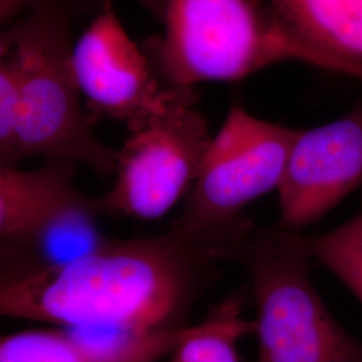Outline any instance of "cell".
<instances>
[{
	"label": "cell",
	"mask_w": 362,
	"mask_h": 362,
	"mask_svg": "<svg viewBox=\"0 0 362 362\" xmlns=\"http://www.w3.org/2000/svg\"><path fill=\"white\" fill-rule=\"evenodd\" d=\"M255 233L251 220L215 231L106 239L89 252L0 285V317L110 336L184 327L219 260Z\"/></svg>",
	"instance_id": "6da1fadb"
},
{
	"label": "cell",
	"mask_w": 362,
	"mask_h": 362,
	"mask_svg": "<svg viewBox=\"0 0 362 362\" xmlns=\"http://www.w3.org/2000/svg\"><path fill=\"white\" fill-rule=\"evenodd\" d=\"M163 25L144 52L163 86L236 81L282 61L362 78L300 35L267 0H143Z\"/></svg>",
	"instance_id": "7a4b0ae2"
},
{
	"label": "cell",
	"mask_w": 362,
	"mask_h": 362,
	"mask_svg": "<svg viewBox=\"0 0 362 362\" xmlns=\"http://www.w3.org/2000/svg\"><path fill=\"white\" fill-rule=\"evenodd\" d=\"M81 8L78 0H38L0 35L16 78L18 149L22 161L43 157L115 175L117 151L93 133L71 67Z\"/></svg>",
	"instance_id": "3957f363"
},
{
	"label": "cell",
	"mask_w": 362,
	"mask_h": 362,
	"mask_svg": "<svg viewBox=\"0 0 362 362\" xmlns=\"http://www.w3.org/2000/svg\"><path fill=\"white\" fill-rule=\"evenodd\" d=\"M233 259L257 306L255 362H362V342L337 324L311 284L300 233L278 226L254 233Z\"/></svg>",
	"instance_id": "277c9868"
},
{
	"label": "cell",
	"mask_w": 362,
	"mask_h": 362,
	"mask_svg": "<svg viewBox=\"0 0 362 362\" xmlns=\"http://www.w3.org/2000/svg\"><path fill=\"white\" fill-rule=\"evenodd\" d=\"M299 132L233 106L211 139L199 176L170 228L215 231L246 219L243 208L279 189Z\"/></svg>",
	"instance_id": "5b68a950"
},
{
	"label": "cell",
	"mask_w": 362,
	"mask_h": 362,
	"mask_svg": "<svg viewBox=\"0 0 362 362\" xmlns=\"http://www.w3.org/2000/svg\"><path fill=\"white\" fill-rule=\"evenodd\" d=\"M197 94L156 117L117 151L113 187L95 197L100 215L155 220L189 194L211 143Z\"/></svg>",
	"instance_id": "8992f818"
},
{
	"label": "cell",
	"mask_w": 362,
	"mask_h": 362,
	"mask_svg": "<svg viewBox=\"0 0 362 362\" xmlns=\"http://www.w3.org/2000/svg\"><path fill=\"white\" fill-rule=\"evenodd\" d=\"M71 67L91 116L121 121L129 132L196 94L194 89L161 85L144 50L121 25L112 0H105L89 27L73 42Z\"/></svg>",
	"instance_id": "52a82bcc"
},
{
	"label": "cell",
	"mask_w": 362,
	"mask_h": 362,
	"mask_svg": "<svg viewBox=\"0 0 362 362\" xmlns=\"http://www.w3.org/2000/svg\"><path fill=\"white\" fill-rule=\"evenodd\" d=\"M361 185L360 103L333 122L299 132L278 189V227L300 233Z\"/></svg>",
	"instance_id": "ba28073f"
},
{
	"label": "cell",
	"mask_w": 362,
	"mask_h": 362,
	"mask_svg": "<svg viewBox=\"0 0 362 362\" xmlns=\"http://www.w3.org/2000/svg\"><path fill=\"white\" fill-rule=\"evenodd\" d=\"M73 168L61 161L37 169L0 165V240L38 238L70 211L93 204L74 184Z\"/></svg>",
	"instance_id": "9c48e42d"
},
{
	"label": "cell",
	"mask_w": 362,
	"mask_h": 362,
	"mask_svg": "<svg viewBox=\"0 0 362 362\" xmlns=\"http://www.w3.org/2000/svg\"><path fill=\"white\" fill-rule=\"evenodd\" d=\"M182 329L98 338L64 329L22 330L0 334V362H158L172 353Z\"/></svg>",
	"instance_id": "30bf717a"
},
{
	"label": "cell",
	"mask_w": 362,
	"mask_h": 362,
	"mask_svg": "<svg viewBox=\"0 0 362 362\" xmlns=\"http://www.w3.org/2000/svg\"><path fill=\"white\" fill-rule=\"evenodd\" d=\"M313 45L362 74V0H267Z\"/></svg>",
	"instance_id": "8fae6325"
},
{
	"label": "cell",
	"mask_w": 362,
	"mask_h": 362,
	"mask_svg": "<svg viewBox=\"0 0 362 362\" xmlns=\"http://www.w3.org/2000/svg\"><path fill=\"white\" fill-rule=\"evenodd\" d=\"M243 294L233 293L209 311L203 322L184 326L170 362H240L238 344L255 332V322L243 315Z\"/></svg>",
	"instance_id": "7c38bea8"
},
{
	"label": "cell",
	"mask_w": 362,
	"mask_h": 362,
	"mask_svg": "<svg viewBox=\"0 0 362 362\" xmlns=\"http://www.w3.org/2000/svg\"><path fill=\"white\" fill-rule=\"evenodd\" d=\"M315 259L362 302V212L332 231L305 238Z\"/></svg>",
	"instance_id": "4fadbf2b"
},
{
	"label": "cell",
	"mask_w": 362,
	"mask_h": 362,
	"mask_svg": "<svg viewBox=\"0 0 362 362\" xmlns=\"http://www.w3.org/2000/svg\"><path fill=\"white\" fill-rule=\"evenodd\" d=\"M18 88L13 66L0 45V165L19 167Z\"/></svg>",
	"instance_id": "5bb4252c"
},
{
	"label": "cell",
	"mask_w": 362,
	"mask_h": 362,
	"mask_svg": "<svg viewBox=\"0 0 362 362\" xmlns=\"http://www.w3.org/2000/svg\"><path fill=\"white\" fill-rule=\"evenodd\" d=\"M47 264L34 236L0 240V285Z\"/></svg>",
	"instance_id": "9a60e30c"
},
{
	"label": "cell",
	"mask_w": 362,
	"mask_h": 362,
	"mask_svg": "<svg viewBox=\"0 0 362 362\" xmlns=\"http://www.w3.org/2000/svg\"><path fill=\"white\" fill-rule=\"evenodd\" d=\"M38 0H0V35L8 23L21 13H27Z\"/></svg>",
	"instance_id": "2e32d148"
}]
</instances>
